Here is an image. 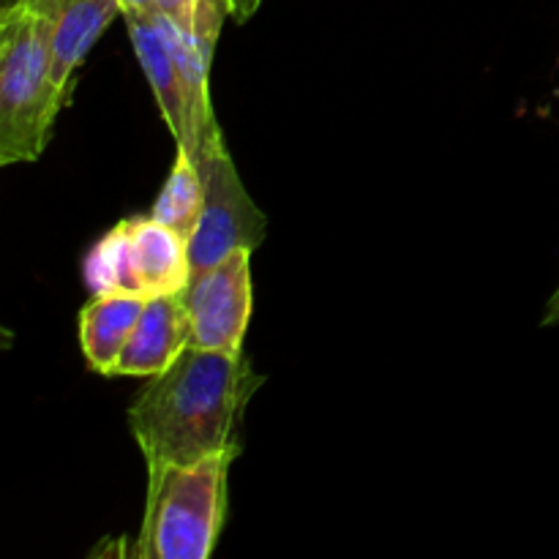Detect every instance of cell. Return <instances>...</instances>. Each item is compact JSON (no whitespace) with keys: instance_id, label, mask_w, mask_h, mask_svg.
I'll list each match as a JSON object with an SVG mask.
<instances>
[{"instance_id":"cell-8","label":"cell","mask_w":559,"mask_h":559,"mask_svg":"<svg viewBox=\"0 0 559 559\" xmlns=\"http://www.w3.org/2000/svg\"><path fill=\"white\" fill-rule=\"evenodd\" d=\"M191 325L183 293L147 298L112 377H156L189 347Z\"/></svg>"},{"instance_id":"cell-15","label":"cell","mask_w":559,"mask_h":559,"mask_svg":"<svg viewBox=\"0 0 559 559\" xmlns=\"http://www.w3.org/2000/svg\"><path fill=\"white\" fill-rule=\"evenodd\" d=\"M120 5H123V11H129V9H153V5H156V0H120Z\"/></svg>"},{"instance_id":"cell-7","label":"cell","mask_w":559,"mask_h":559,"mask_svg":"<svg viewBox=\"0 0 559 559\" xmlns=\"http://www.w3.org/2000/svg\"><path fill=\"white\" fill-rule=\"evenodd\" d=\"M36 5L49 20V52L58 87L71 93L74 74L115 16H123L120 0H20Z\"/></svg>"},{"instance_id":"cell-14","label":"cell","mask_w":559,"mask_h":559,"mask_svg":"<svg viewBox=\"0 0 559 559\" xmlns=\"http://www.w3.org/2000/svg\"><path fill=\"white\" fill-rule=\"evenodd\" d=\"M544 325H559V284H557L555 295L549 298V304H546Z\"/></svg>"},{"instance_id":"cell-5","label":"cell","mask_w":559,"mask_h":559,"mask_svg":"<svg viewBox=\"0 0 559 559\" xmlns=\"http://www.w3.org/2000/svg\"><path fill=\"white\" fill-rule=\"evenodd\" d=\"M191 347L243 353L251 320V251H235L218 265L191 276L183 289Z\"/></svg>"},{"instance_id":"cell-3","label":"cell","mask_w":559,"mask_h":559,"mask_svg":"<svg viewBox=\"0 0 559 559\" xmlns=\"http://www.w3.org/2000/svg\"><path fill=\"white\" fill-rule=\"evenodd\" d=\"M238 456L240 448L194 464H147L145 519L134 557H211L227 513L229 467Z\"/></svg>"},{"instance_id":"cell-6","label":"cell","mask_w":559,"mask_h":559,"mask_svg":"<svg viewBox=\"0 0 559 559\" xmlns=\"http://www.w3.org/2000/svg\"><path fill=\"white\" fill-rule=\"evenodd\" d=\"M123 20L142 71L147 76V85H151L153 98L158 104V112H162L178 151H186L191 156L194 153V134H191L189 98H186L183 76H180L178 58H175L169 20L156 5L123 11Z\"/></svg>"},{"instance_id":"cell-10","label":"cell","mask_w":559,"mask_h":559,"mask_svg":"<svg viewBox=\"0 0 559 559\" xmlns=\"http://www.w3.org/2000/svg\"><path fill=\"white\" fill-rule=\"evenodd\" d=\"M145 300L131 293H104L93 295L91 304L80 311L82 355L93 371L112 374L120 353L140 322Z\"/></svg>"},{"instance_id":"cell-1","label":"cell","mask_w":559,"mask_h":559,"mask_svg":"<svg viewBox=\"0 0 559 559\" xmlns=\"http://www.w3.org/2000/svg\"><path fill=\"white\" fill-rule=\"evenodd\" d=\"M262 377L243 353L186 347L151 377L129 407V426L147 464H194L240 448L238 429Z\"/></svg>"},{"instance_id":"cell-16","label":"cell","mask_w":559,"mask_h":559,"mask_svg":"<svg viewBox=\"0 0 559 559\" xmlns=\"http://www.w3.org/2000/svg\"><path fill=\"white\" fill-rule=\"evenodd\" d=\"M16 3H20V0H0V11L11 9V5H16Z\"/></svg>"},{"instance_id":"cell-4","label":"cell","mask_w":559,"mask_h":559,"mask_svg":"<svg viewBox=\"0 0 559 559\" xmlns=\"http://www.w3.org/2000/svg\"><path fill=\"white\" fill-rule=\"evenodd\" d=\"M194 164L200 169L205 205L200 224L189 238L191 276L218 265L235 251H254L265 240V213L254 205L246 191L216 118L197 129Z\"/></svg>"},{"instance_id":"cell-11","label":"cell","mask_w":559,"mask_h":559,"mask_svg":"<svg viewBox=\"0 0 559 559\" xmlns=\"http://www.w3.org/2000/svg\"><path fill=\"white\" fill-rule=\"evenodd\" d=\"M202 205H205V191H202L200 169H197L194 158L189 153L178 151L167 183H164L158 200L153 202L151 216L189 240L194 235L197 224H200Z\"/></svg>"},{"instance_id":"cell-12","label":"cell","mask_w":559,"mask_h":559,"mask_svg":"<svg viewBox=\"0 0 559 559\" xmlns=\"http://www.w3.org/2000/svg\"><path fill=\"white\" fill-rule=\"evenodd\" d=\"M82 276H85V287L93 295L104 293H136L134 273H131V257H129V227L126 218L115 224L91 251H87L85 262H82ZM145 298V295H142Z\"/></svg>"},{"instance_id":"cell-2","label":"cell","mask_w":559,"mask_h":559,"mask_svg":"<svg viewBox=\"0 0 559 559\" xmlns=\"http://www.w3.org/2000/svg\"><path fill=\"white\" fill-rule=\"evenodd\" d=\"M69 93L52 76L49 20L31 3L0 11V164H31L47 147Z\"/></svg>"},{"instance_id":"cell-9","label":"cell","mask_w":559,"mask_h":559,"mask_svg":"<svg viewBox=\"0 0 559 559\" xmlns=\"http://www.w3.org/2000/svg\"><path fill=\"white\" fill-rule=\"evenodd\" d=\"M126 227L136 293L145 298L183 293L191 282L189 240L151 213L126 218Z\"/></svg>"},{"instance_id":"cell-13","label":"cell","mask_w":559,"mask_h":559,"mask_svg":"<svg viewBox=\"0 0 559 559\" xmlns=\"http://www.w3.org/2000/svg\"><path fill=\"white\" fill-rule=\"evenodd\" d=\"M229 3V16H235L238 22H249L257 14V9L262 5V0H227Z\"/></svg>"}]
</instances>
